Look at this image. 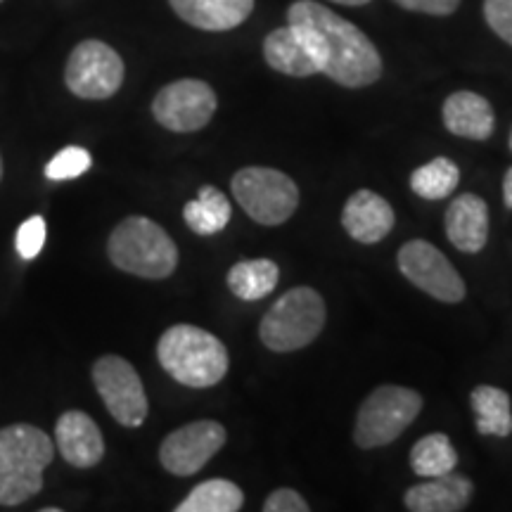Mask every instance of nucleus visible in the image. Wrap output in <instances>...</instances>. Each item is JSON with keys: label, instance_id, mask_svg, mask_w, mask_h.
<instances>
[{"label": "nucleus", "instance_id": "nucleus-28", "mask_svg": "<svg viewBox=\"0 0 512 512\" xmlns=\"http://www.w3.org/2000/svg\"><path fill=\"white\" fill-rule=\"evenodd\" d=\"M484 17L494 34L512 46V0H484Z\"/></svg>", "mask_w": 512, "mask_h": 512}, {"label": "nucleus", "instance_id": "nucleus-10", "mask_svg": "<svg viewBox=\"0 0 512 512\" xmlns=\"http://www.w3.org/2000/svg\"><path fill=\"white\" fill-rule=\"evenodd\" d=\"M399 271L411 283L430 297L446 304H458L465 299V283L460 273L439 252L432 242L411 240L399 249Z\"/></svg>", "mask_w": 512, "mask_h": 512}, {"label": "nucleus", "instance_id": "nucleus-26", "mask_svg": "<svg viewBox=\"0 0 512 512\" xmlns=\"http://www.w3.org/2000/svg\"><path fill=\"white\" fill-rule=\"evenodd\" d=\"M93 157L91 152L83 147H64L62 152L50 159L46 164V176L50 181H69V178H79L91 169Z\"/></svg>", "mask_w": 512, "mask_h": 512}, {"label": "nucleus", "instance_id": "nucleus-1", "mask_svg": "<svg viewBox=\"0 0 512 512\" xmlns=\"http://www.w3.org/2000/svg\"><path fill=\"white\" fill-rule=\"evenodd\" d=\"M287 22L309 38L325 74L339 86L366 88L382 76V57L375 43L349 19L316 3L297 0L287 10Z\"/></svg>", "mask_w": 512, "mask_h": 512}, {"label": "nucleus", "instance_id": "nucleus-30", "mask_svg": "<svg viewBox=\"0 0 512 512\" xmlns=\"http://www.w3.org/2000/svg\"><path fill=\"white\" fill-rule=\"evenodd\" d=\"M394 3L401 5L403 10L422 12V15H434V17H446L458 10L460 0H394Z\"/></svg>", "mask_w": 512, "mask_h": 512}, {"label": "nucleus", "instance_id": "nucleus-9", "mask_svg": "<svg viewBox=\"0 0 512 512\" xmlns=\"http://www.w3.org/2000/svg\"><path fill=\"white\" fill-rule=\"evenodd\" d=\"M93 384L107 411L121 427H140L150 413V403L138 370L121 356H102L93 366Z\"/></svg>", "mask_w": 512, "mask_h": 512}, {"label": "nucleus", "instance_id": "nucleus-34", "mask_svg": "<svg viewBox=\"0 0 512 512\" xmlns=\"http://www.w3.org/2000/svg\"><path fill=\"white\" fill-rule=\"evenodd\" d=\"M510 150H512V131H510Z\"/></svg>", "mask_w": 512, "mask_h": 512}, {"label": "nucleus", "instance_id": "nucleus-27", "mask_svg": "<svg viewBox=\"0 0 512 512\" xmlns=\"http://www.w3.org/2000/svg\"><path fill=\"white\" fill-rule=\"evenodd\" d=\"M48 226L43 216H29L22 226L17 228V252L22 259H36L41 254L43 245H46Z\"/></svg>", "mask_w": 512, "mask_h": 512}, {"label": "nucleus", "instance_id": "nucleus-13", "mask_svg": "<svg viewBox=\"0 0 512 512\" xmlns=\"http://www.w3.org/2000/svg\"><path fill=\"white\" fill-rule=\"evenodd\" d=\"M55 439L62 458L81 470L98 465L105 456V439L100 427L83 411L62 413L55 425Z\"/></svg>", "mask_w": 512, "mask_h": 512}, {"label": "nucleus", "instance_id": "nucleus-23", "mask_svg": "<svg viewBox=\"0 0 512 512\" xmlns=\"http://www.w3.org/2000/svg\"><path fill=\"white\" fill-rule=\"evenodd\" d=\"M242 503L245 494L238 484L228 479H207L197 484L183 503L176 505V512H238Z\"/></svg>", "mask_w": 512, "mask_h": 512}, {"label": "nucleus", "instance_id": "nucleus-35", "mask_svg": "<svg viewBox=\"0 0 512 512\" xmlns=\"http://www.w3.org/2000/svg\"><path fill=\"white\" fill-rule=\"evenodd\" d=\"M0 3H3V0H0Z\"/></svg>", "mask_w": 512, "mask_h": 512}, {"label": "nucleus", "instance_id": "nucleus-4", "mask_svg": "<svg viewBox=\"0 0 512 512\" xmlns=\"http://www.w3.org/2000/svg\"><path fill=\"white\" fill-rule=\"evenodd\" d=\"M107 254L119 271L147 280L169 278L178 266V249L171 235L147 216H128L112 230Z\"/></svg>", "mask_w": 512, "mask_h": 512}, {"label": "nucleus", "instance_id": "nucleus-12", "mask_svg": "<svg viewBox=\"0 0 512 512\" xmlns=\"http://www.w3.org/2000/svg\"><path fill=\"white\" fill-rule=\"evenodd\" d=\"M226 444V427L216 420H197L174 430L159 446V463L176 477H192Z\"/></svg>", "mask_w": 512, "mask_h": 512}, {"label": "nucleus", "instance_id": "nucleus-21", "mask_svg": "<svg viewBox=\"0 0 512 512\" xmlns=\"http://www.w3.org/2000/svg\"><path fill=\"white\" fill-rule=\"evenodd\" d=\"M280 268L271 259L240 261L228 271V287L242 302H256L271 294L278 285Z\"/></svg>", "mask_w": 512, "mask_h": 512}, {"label": "nucleus", "instance_id": "nucleus-16", "mask_svg": "<svg viewBox=\"0 0 512 512\" xmlns=\"http://www.w3.org/2000/svg\"><path fill=\"white\" fill-rule=\"evenodd\" d=\"M446 235L458 252L477 254L489 240V207L482 197L460 195L446 211Z\"/></svg>", "mask_w": 512, "mask_h": 512}, {"label": "nucleus", "instance_id": "nucleus-25", "mask_svg": "<svg viewBox=\"0 0 512 512\" xmlns=\"http://www.w3.org/2000/svg\"><path fill=\"white\" fill-rule=\"evenodd\" d=\"M460 169L451 159L437 157L430 164L420 166L411 176V190L422 200H444L458 188Z\"/></svg>", "mask_w": 512, "mask_h": 512}, {"label": "nucleus", "instance_id": "nucleus-20", "mask_svg": "<svg viewBox=\"0 0 512 512\" xmlns=\"http://www.w3.org/2000/svg\"><path fill=\"white\" fill-rule=\"evenodd\" d=\"M230 216H233L230 200L214 185H204L200 195L183 207V219L188 228L202 238L221 233L228 226Z\"/></svg>", "mask_w": 512, "mask_h": 512}, {"label": "nucleus", "instance_id": "nucleus-19", "mask_svg": "<svg viewBox=\"0 0 512 512\" xmlns=\"http://www.w3.org/2000/svg\"><path fill=\"white\" fill-rule=\"evenodd\" d=\"M475 486L467 477L446 472L413 486L406 494V508L413 512H460L470 503Z\"/></svg>", "mask_w": 512, "mask_h": 512}, {"label": "nucleus", "instance_id": "nucleus-7", "mask_svg": "<svg viewBox=\"0 0 512 512\" xmlns=\"http://www.w3.org/2000/svg\"><path fill=\"white\" fill-rule=\"evenodd\" d=\"M422 411V396L415 389L382 384L363 401L356 418L354 439L361 448H380L396 441Z\"/></svg>", "mask_w": 512, "mask_h": 512}, {"label": "nucleus", "instance_id": "nucleus-3", "mask_svg": "<svg viewBox=\"0 0 512 512\" xmlns=\"http://www.w3.org/2000/svg\"><path fill=\"white\" fill-rule=\"evenodd\" d=\"M157 358L176 382L190 389L219 384L228 373V349L219 337L197 325H174L159 339Z\"/></svg>", "mask_w": 512, "mask_h": 512}, {"label": "nucleus", "instance_id": "nucleus-2", "mask_svg": "<svg viewBox=\"0 0 512 512\" xmlns=\"http://www.w3.org/2000/svg\"><path fill=\"white\" fill-rule=\"evenodd\" d=\"M55 444L36 425L0 427V505H19L43 489V472L53 463Z\"/></svg>", "mask_w": 512, "mask_h": 512}, {"label": "nucleus", "instance_id": "nucleus-32", "mask_svg": "<svg viewBox=\"0 0 512 512\" xmlns=\"http://www.w3.org/2000/svg\"><path fill=\"white\" fill-rule=\"evenodd\" d=\"M330 3L349 5V8H358V5H366V3H370V0H330Z\"/></svg>", "mask_w": 512, "mask_h": 512}, {"label": "nucleus", "instance_id": "nucleus-11", "mask_svg": "<svg viewBox=\"0 0 512 512\" xmlns=\"http://www.w3.org/2000/svg\"><path fill=\"white\" fill-rule=\"evenodd\" d=\"M219 100L214 88L200 79H181L164 86L152 102L157 124L174 133L200 131L214 117Z\"/></svg>", "mask_w": 512, "mask_h": 512}, {"label": "nucleus", "instance_id": "nucleus-8", "mask_svg": "<svg viewBox=\"0 0 512 512\" xmlns=\"http://www.w3.org/2000/svg\"><path fill=\"white\" fill-rule=\"evenodd\" d=\"M124 60L102 41H81L64 69V83L81 100H107L124 83Z\"/></svg>", "mask_w": 512, "mask_h": 512}, {"label": "nucleus", "instance_id": "nucleus-22", "mask_svg": "<svg viewBox=\"0 0 512 512\" xmlns=\"http://www.w3.org/2000/svg\"><path fill=\"white\" fill-rule=\"evenodd\" d=\"M472 411L477 415V430L486 437H510L512 434V411L510 396L498 387L472 389Z\"/></svg>", "mask_w": 512, "mask_h": 512}, {"label": "nucleus", "instance_id": "nucleus-33", "mask_svg": "<svg viewBox=\"0 0 512 512\" xmlns=\"http://www.w3.org/2000/svg\"><path fill=\"white\" fill-rule=\"evenodd\" d=\"M0 178H3V159H0Z\"/></svg>", "mask_w": 512, "mask_h": 512}, {"label": "nucleus", "instance_id": "nucleus-24", "mask_svg": "<svg viewBox=\"0 0 512 512\" xmlns=\"http://www.w3.org/2000/svg\"><path fill=\"white\" fill-rule=\"evenodd\" d=\"M458 465V453L453 448L451 439L446 434L434 432L422 437L411 451V467L422 479L441 477L446 472H453Z\"/></svg>", "mask_w": 512, "mask_h": 512}, {"label": "nucleus", "instance_id": "nucleus-14", "mask_svg": "<svg viewBox=\"0 0 512 512\" xmlns=\"http://www.w3.org/2000/svg\"><path fill=\"white\" fill-rule=\"evenodd\" d=\"M394 209L373 190H358L349 197L342 211V226L356 242L375 245L394 228Z\"/></svg>", "mask_w": 512, "mask_h": 512}, {"label": "nucleus", "instance_id": "nucleus-15", "mask_svg": "<svg viewBox=\"0 0 512 512\" xmlns=\"http://www.w3.org/2000/svg\"><path fill=\"white\" fill-rule=\"evenodd\" d=\"M264 57L268 67L280 74L297 76V79L320 74V62L313 53L309 38L292 24L275 29L266 36Z\"/></svg>", "mask_w": 512, "mask_h": 512}, {"label": "nucleus", "instance_id": "nucleus-6", "mask_svg": "<svg viewBox=\"0 0 512 512\" xmlns=\"http://www.w3.org/2000/svg\"><path fill=\"white\" fill-rule=\"evenodd\" d=\"M242 211L261 226H280L299 207V188L290 176L268 166H247L230 181Z\"/></svg>", "mask_w": 512, "mask_h": 512}, {"label": "nucleus", "instance_id": "nucleus-18", "mask_svg": "<svg viewBox=\"0 0 512 512\" xmlns=\"http://www.w3.org/2000/svg\"><path fill=\"white\" fill-rule=\"evenodd\" d=\"M178 17L202 31H230L252 15L254 0H169Z\"/></svg>", "mask_w": 512, "mask_h": 512}, {"label": "nucleus", "instance_id": "nucleus-31", "mask_svg": "<svg viewBox=\"0 0 512 512\" xmlns=\"http://www.w3.org/2000/svg\"><path fill=\"white\" fill-rule=\"evenodd\" d=\"M503 200L505 207L512 209V169H508V174L503 178Z\"/></svg>", "mask_w": 512, "mask_h": 512}, {"label": "nucleus", "instance_id": "nucleus-17", "mask_svg": "<svg viewBox=\"0 0 512 512\" xmlns=\"http://www.w3.org/2000/svg\"><path fill=\"white\" fill-rule=\"evenodd\" d=\"M444 124L453 136L467 140H486L491 138L496 126L494 107L479 93L458 91L448 95L441 110Z\"/></svg>", "mask_w": 512, "mask_h": 512}, {"label": "nucleus", "instance_id": "nucleus-5", "mask_svg": "<svg viewBox=\"0 0 512 512\" xmlns=\"http://www.w3.org/2000/svg\"><path fill=\"white\" fill-rule=\"evenodd\" d=\"M325 302L311 287H294L271 306L259 325L264 347L278 354L309 347L325 325Z\"/></svg>", "mask_w": 512, "mask_h": 512}, {"label": "nucleus", "instance_id": "nucleus-29", "mask_svg": "<svg viewBox=\"0 0 512 512\" xmlns=\"http://www.w3.org/2000/svg\"><path fill=\"white\" fill-rule=\"evenodd\" d=\"M264 510L266 512H306L309 510V503H306L294 489H278L266 498Z\"/></svg>", "mask_w": 512, "mask_h": 512}]
</instances>
